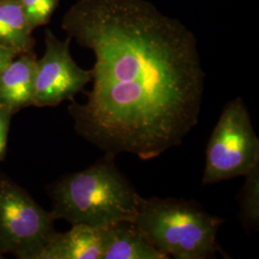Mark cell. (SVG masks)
I'll return each mask as SVG.
<instances>
[{
  "mask_svg": "<svg viewBox=\"0 0 259 259\" xmlns=\"http://www.w3.org/2000/svg\"><path fill=\"white\" fill-rule=\"evenodd\" d=\"M62 27L95 56L93 90L68 111L77 133L116 157L148 160L198 124L204 72L194 35L146 0H78Z\"/></svg>",
  "mask_w": 259,
  "mask_h": 259,
  "instance_id": "1",
  "label": "cell"
},
{
  "mask_svg": "<svg viewBox=\"0 0 259 259\" xmlns=\"http://www.w3.org/2000/svg\"><path fill=\"white\" fill-rule=\"evenodd\" d=\"M259 164V139L241 97L228 103L208 139L203 185L246 176Z\"/></svg>",
  "mask_w": 259,
  "mask_h": 259,
  "instance_id": "4",
  "label": "cell"
},
{
  "mask_svg": "<svg viewBox=\"0 0 259 259\" xmlns=\"http://www.w3.org/2000/svg\"><path fill=\"white\" fill-rule=\"evenodd\" d=\"M134 222L169 258L208 259L219 251L217 233L225 220L191 201L143 198Z\"/></svg>",
  "mask_w": 259,
  "mask_h": 259,
  "instance_id": "3",
  "label": "cell"
},
{
  "mask_svg": "<svg viewBox=\"0 0 259 259\" xmlns=\"http://www.w3.org/2000/svg\"><path fill=\"white\" fill-rule=\"evenodd\" d=\"M17 55H19L17 52L10 50L8 48L0 47V74L2 70L6 67V65Z\"/></svg>",
  "mask_w": 259,
  "mask_h": 259,
  "instance_id": "14",
  "label": "cell"
},
{
  "mask_svg": "<svg viewBox=\"0 0 259 259\" xmlns=\"http://www.w3.org/2000/svg\"><path fill=\"white\" fill-rule=\"evenodd\" d=\"M0 258H3V254L0 252Z\"/></svg>",
  "mask_w": 259,
  "mask_h": 259,
  "instance_id": "15",
  "label": "cell"
},
{
  "mask_svg": "<svg viewBox=\"0 0 259 259\" xmlns=\"http://www.w3.org/2000/svg\"><path fill=\"white\" fill-rule=\"evenodd\" d=\"M13 114L8 108L0 106V161L4 159L6 155L10 123Z\"/></svg>",
  "mask_w": 259,
  "mask_h": 259,
  "instance_id": "13",
  "label": "cell"
},
{
  "mask_svg": "<svg viewBox=\"0 0 259 259\" xmlns=\"http://www.w3.org/2000/svg\"><path fill=\"white\" fill-rule=\"evenodd\" d=\"M34 40L19 0H0V47L18 54L33 51Z\"/></svg>",
  "mask_w": 259,
  "mask_h": 259,
  "instance_id": "10",
  "label": "cell"
},
{
  "mask_svg": "<svg viewBox=\"0 0 259 259\" xmlns=\"http://www.w3.org/2000/svg\"><path fill=\"white\" fill-rule=\"evenodd\" d=\"M56 219L71 225L109 227L135 221L143 197L115 164V157H105L80 172L59 180L52 189Z\"/></svg>",
  "mask_w": 259,
  "mask_h": 259,
  "instance_id": "2",
  "label": "cell"
},
{
  "mask_svg": "<svg viewBox=\"0 0 259 259\" xmlns=\"http://www.w3.org/2000/svg\"><path fill=\"white\" fill-rule=\"evenodd\" d=\"M107 227L72 225L47 244L37 259H102Z\"/></svg>",
  "mask_w": 259,
  "mask_h": 259,
  "instance_id": "7",
  "label": "cell"
},
{
  "mask_svg": "<svg viewBox=\"0 0 259 259\" xmlns=\"http://www.w3.org/2000/svg\"><path fill=\"white\" fill-rule=\"evenodd\" d=\"M70 40L69 37L61 40L47 30L46 51L36 63L33 106L55 107L66 100L73 101L92 81V71L75 63L69 49Z\"/></svg>",
  "mask_w": 259,
  "mask_h": 259,
  "instance_id": "6",
  "label": "cell"
},
{
  "mask_svg": "<svg viewBox=\"0 0 259 259\" xmlns=\"http://www.w3.org/2000/svg\"><path fill=\"white\" fill-rule=\"evenodd\" d=\"M28 25L33 32L36 28L47 24L58 6L59 0H19Z\"/></svg>",
  "mask_w": 259,
  "mask_h": 259,
  "instance_id": "12",
  "label": "cell"
},
{
  "mask_svg": "<svg viewBox=\"0 0 259 259\" xmlns=\"http://www.w3.org/2000/svg\"><path fill=\"white\" fill-rule=\"evenodd\" d=\"M245 177L240 195L241 221L247 230H255L259 225V164Z\"/></svg>",
  "mask_w": 259,
  "mask_h": 259,
  "instance_id": "11",
  "label": "cell"
},
{
  "mask_svg": "<svg viewBox=\"0 0 259 259\" xmlns=\"http://www.w3.org/2000/svg\"><path fill=\"white\" fill-rule=\"evenodd\" d=\"M55 218L19 185L0 177V252L37 259L55 236Z\"/></svg>",
  "mask_w": 259,
  "mask_h": 259,
  "instance_id": "5",
  "label": "cell"
},
{
  "mask_svg": "<svg viewBox=\"0 0 259 259\" xmlns=\"http://www.w3.org/2000/svg\"><path fill=\"white\" fill-rule=\"evenodd\" d=\"M168 258L133 221H121L106 228L102 259Z\"/></svg>",
  "mask_w": 259,
  "mask_h": 259,
  "instance_id": "9",
  "label": "cell"
},
{
  "mask_svg": "<svg viewBox=\"0 0 259 259\" xmlns=\"http://www.w3.org/2000/svg\"><path fill=\"white\" fill-rule=\"evenodd\" d=\"M37 58L33 51L16 56L0 74V106L13 113L33 106Z\"/></svg>",
  "mask_w": 259,
  "mask_h": 259,
  "instance_id": "8",
  "label": "cell"
}]
</instances>
